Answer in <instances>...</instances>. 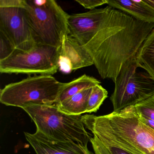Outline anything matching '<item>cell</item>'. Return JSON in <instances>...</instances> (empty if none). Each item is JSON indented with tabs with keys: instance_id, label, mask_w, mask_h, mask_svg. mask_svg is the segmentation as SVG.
<instances>
[{
	"instance_id": "obj_4",
	"label": "cell",
	"mask_w": 154,
	"mask_h": 154,
	"mask_svg": "<svg viewBox=\"0 0 154 154\" xmlns=\"http://www.w3.org/2000/svg\"><path fill=\"white\" fill-rule=\"evenodd\" d=\"M40 131L61 141H74L87 146L91 137L85 129L82 115L63 113L54 105H31L23 108Z\"/></svg>"
},
{
	"instance_id": "obj_20",
	"label": "cell",
	"mask_w": 154,
	"mask_h": 154,
	"mask_svg": "<svg viewBox=\"0 0 154 154\" xmlns=\"http://www.w3.org/2000/svg\"><path fill=\"white\" fill-rule=\"evenodd\" d=\"M138 116L139 119L141 122H143V123L146 124V126L151 128L152 129L154 130V120L149 119L146 116L139 115V114H138Z\"/></svg>"
},
{
	"instance_id": "obj_1",
	"label": "cell",
	"mask_w": 154,
	"mask_h": 154,
	"mask_svg": "<svg viewBox=\"0 0 154 154\" xmlns=\"http://www.w3.org/2000/svg\"><path fill=\"white\" fill-rule=\"evenodd\" d=\"M154 28V23L140 21L108 6L101 25L84 47L101 78L114 83L123 65L136 55Z\"/></svg>"
},
{
	"instance_id": "obj_17",
	"label": "cell",
	"mask_w": 154,
	"mask_h": 154,
	"mask_svg": "<svg viewBox=\"0 0 154 154\" xmlns=\"http://www.w3.org/2000/svg\"><path fill=\"white\" fill-rule=\"evenodd\" d=\"M134 107L138 114L154 120V94L135 104Z\"/></svg>"
},
{
	"instance_id": "obj_8",
	"label": "cell",
	"mask_w": 154,
	"mask_h": 154,
	"mask_svg": "<svg viewBox=\"0 0 154 154\" xmlns=\"http://www.w3.org/2000/svg\"><path fill=\"white\" fill-rule=\"evenodd\" d=\"M0 33L15 49L28 51L36 44L28 19L25 0H0Z\"/></svg>"
},
{
	"instance_id": "obj_12",
	"label": "cell",
	"mask_w": 154,
	"mask_h": 154,
	"mask_svg": "<svg viewBox=\"0 0 154 154\" xmlns=\"http://www.w3.org/2000/svg\"><path fill=\"white\" fill-rule=\"evenodd\" d=\"M108 6L121 11L136 19L154 23V10L142 1L107 0Z\"/></svg>"
},
{
	"instance_id": "obj_21",
	"label": "cell",
	"mask_w": 154,
	"mask_h": 154,
	"mask_svg": "<svg viewBox=\"0 0 154 154\" xmlns=\"http://www.w3.org/2000/svg\"><path fill=\"white\" fill-rule=\"evenodd\" d=\"M144 1L154 10V0H144Z\"/></svg>"
},
{
	"instance_id": "obj_5",
	"label": "cell",
	"mask_w": 154,
	"mask_h": 154,
	"mask_svg": "<svg viewBox=\"0 0 154 154\" xmlns=\"http://www.w3.org/2000/svg\"><path fill=\"white\" fill-rule=\"evenodd\" d=\"M64 84L51 75L29 76L2 89L0 102L6 106L22 109L31 105H54Z\"/></svg>"
},
{
	"instance_id": "obj_13",
	"label": "cell",
	"mask_w": 154,
	"mask_h": 154,
	"mask_svg": "<svg viewBox=\"0 0 154 154\" xmlns=\"http://www.w3.org/2000/svg\"><path fill=\"white\" fill-rule=\"evenodd\" d=\"M92 88L84 89L55 105L63 113L70 115H82L87 112L88 101Z\"/></svg>"
},
{
	"instance_id": "obj_7",
	"label": "cell",
	"mask_w": 154,
	"mask_h": 154,
	"mask_svg": "<svg viewBox=\"0 0 154 154\" xmlns=\"http://www.w3.org/2000/svg\"><path fill=\"white\" fill-rule=\"evenodd\" d=\"M60 48L36 44L28 51L15 49L0 61V72L6 74H54L59 70Z\"/></svg>"
},
{
	"instance_id": "obj_2",
	"label": "cell",
	"mask_w": 154,
	"mask_h": 154,
	"mask_svg": "<svg viewBox=\"0 0 154 154\" xmlns=\"http://www.w3.org/2000/svg\"><path fill=\"white\" fill-rule=\"evenodd\" d=\"M94 149L108 154H154V130L141 122L134 106L102 116H82Z\"/></svg>"
},
{
	"instance_id": "obj_22",
	"label": "cell",
	"mask_w": 154,
	"mask_h": 154,
	"mask_svg": "<svg viewBox=\"0 0 154 154\" xmlns=\"http://www.w3.org/2000/svg\"><path fill=\"white\" fill-rule=\"evenodd\" d=\"M93 149L94 150L95 154H108L106 152H104V151L100 150V149Z\"/></svg>"
},
{
	"instance_id": "obj_19",
	"label": "cell",
	"mask_w": 154,
	"mask_h": 154,
	"mask_svg": "<svg viewBox=\"0 0 154 154\" xmlns=\"http://www.w3.org/2000/svg\"><path fill=\"white\" fill-rule=\"evenodd\" d=\"M107 0H75L85 8L93 10L97 7L107 4Z\"/></svg>"
},
{
	"instance_id": "obj_11",
	"label": "cell",
	"mask_w": 154,
	"mask_h": 154,
	"mask_svg": "<svg viewBox=\"0 0 154 154\" xmlns=\"http://www.w3.org/2000/svg\"><path fill=\"white\" fill-rule=\"evenodd\" d=\"M59 70L63 73L94 65L93 61L84 46L68 35L65 38L60 49Z\"/></svg>"
},
{
	"instance_id": "obj_18",
	"label": "cell",
	"mask_w": 154,
	"mask_h": 154,
	"mask_svg": "<svg viewBox=\"0 0 154 154\" xmlns=\"http://www.w3.org/2000/svg\"><path fill=\"white\" fill-rule=\"evenodd\" d=\"M15 49L10 41L3 34L0 33V61L9 57Z\"/></svg>"
},
{
	"instance_id": "obj_6",
	"label": "cell",
	"mask_w": 154,
	"mask_h": 154,
	"mask_svg": "<svg viewBox=\"0 0 154 154\" xmlns=\"http://www.w3.org/2000/svg\"><path fill=\"white\" fill-rule=\"evenodd\" d=\"M136 56L129 59L122 68L110 98L113 111L118 112L154 94V80L142 71Z\"/></svg>"
},
{
	"instance_id": "obj_10",
	"label": "cell",
	"mask_w": 154,
	"mask_h": 154,
	"mask_svg": "<svg viewBox=\"0 0 154 154\" xmlns=\"http://www.w3.org/2000/svg\"><path fill=\"white\" fill-rule=\"evenodd\" d=\"M28 142L36 154H94L87 146L74 141H61L48 137L40 131L25 132Z\"/></svg>"
},
{
	"instance_id": "obj_9",
	"label": "cell",
	"mask_w": 154,
	"mask_h": 154,
	"mask_svg": "<svg viewBox=\"0 0 154 154\" xmlns=\"http://www.w3.org/2000/svg\"><path fill=\"white\" fill-rule=\"evenodd\" d=\"M108 7L68 15V35L85 46L93 37L103 21Z\"/></svg>"
},
{
	"instance_id": "obj_16",
	"label": "cell",
	"mask_w": 154,
	"mask_h": 154,
	"mask_svg": "<svg viewBox=\"0 0 154 154\" xmlns=\"http://www.w3.org/2000/svg\"><path fill=\"white\" fill-rule=\"evenodd\" d=\"M108 91L100 84L94 86L89 97L87 112H96L108 97Z\"/></svg>"
},
{
	"instance_id": "obj_3",
	"label": "cell",
	"mask_w": 154,
	"mask_h": 154,
	"mask_svg": "<svg viewBox=\"0 0 154 154\" xmlns=\"http://www.w3.org/2000/svg\"><path fill=\"white\" fill-rule=\"evenodd\" d=\"M25 8L36 44L60 48L69 33V15L54 0H25Z\"/></svg>"
},
{
	"instance_id": "obj_15",
	"label": "cell",
	"mask_w": 154,
	"mask_h": 154,
	"mask_svg": "<svg viewBox=\"0 0 154 154\" xmlns=\"http://www.w3.org/2000/svg\"><path fill=\"white\" fill-rule=\"evenodd\" d=\"M100 84V82L96 78L85 74L72 82L65 83L55 104L62 102L84 89L92 88Z\"/></svg>"
},
{
	"instance_id": "obj_14",
	"label": "cell",
	"mask_w": 154,
	"mask_h": 154,
	"mask_svg": "<svg viewBox=\"0 0 154 154\" xmlns=\"http://www.w3.org/2000/svg\"><path fill=\"white\" fill-rule=\"evenodd\" d=\"M136 57L140 68L154 80V28L142 43Z\"/></svg>"
}]
</instances>
